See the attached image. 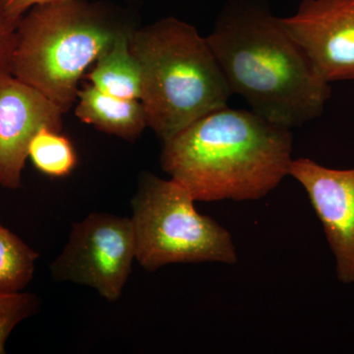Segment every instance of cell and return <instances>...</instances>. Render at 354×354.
Instances as JSON below:
<instances>
[{
	"label": "cell",
	"mask_w": 354,
	"mask_h": 354,
	"mask_svg": "<svg viewBox=\"0 0 354 354\" xmlns=\"http://www.w3.org/2000/svg\"><path fill=\"white\" fill-rule=\"evenodd\" d=\"M28 157L37 169L50 177L67 176L77 165L75 149L71 141L62 132L46 127L32 137Z\"/></svg>",
	"instance_id": "13"
},
{
	"label": "cell",
	"mask_w": 354,
	"mask_h": 354,
	"mask_svg": "<svg viewBox=\"0 0 354 354\" xmlns=\"http://www.w3.org/2000/svg\"><path fill=\"white\" fill-rule=\"evenodd\" d=\"M62 109L46 95L12 74H0V186L15 190L32 137L41 128L62 132Z\"/></svg>",
	"instance_id": "9"
},
{
	"label": "cell",
	"mask_w": 354,
	"mask_h": 354,
	"mask_svg": "<svg viewBox=\"0 0 354 354\" xmlns=\"http://www.w3.org/2000/svg\"><path fill=\"white\" fill-rule=\"evenodd\" d=\"M39 306V298L34 293L0 295V354L6 353L7 339L16 326L34 316Z\"/></svg>",
	"instance_id": "14"
},
{
	"label": "cell",
	"mask_w": 354,
	"mask_h": 354,
	"mask_svg": "<svg viewBox=\"0 0 354 354\" xmlns=\"http://www.w3.org/2000/svg\"><path fill=\"white\" fill-rule=\"evenodd\" d=\"M133 30L130 28L121 32L97 58L88 79L91 85L106 94L121 99L141 100V70L130 50Z\"/></svg>",
	"instance_id": "11"
},
{
	"label": "cell",
	"mask_w": 354,
	"mask_h": 354,
	"mask_svg": "<svg viewBox=\"0 0 354 354\" xmlns=\"http://www.w3.org/2000/svg\"><path fill=\"white\" fill-rule=\"evenodd\" d=\"M189 191L172 179L150 172L139 178L132 198L136 261L146 271L169 264L239 262L232 234L201 215Z\"/></svg>",
	"instance_id": "5"
},
{
	"label": "cell",
	"mask_w": 354,
	"mask_h": 354,
	"mask_svg": "<svg viewBox=\"0 0 354 354\" xmlns=\"http://www.w3.org/2000/svg\"><path fill=\"white\" fill-rule=\"evenodd\" d=\"M292 143L290 128L227 106L165 141L160 164L195 201H256L290 176Z\"/></svg>",
	"instance_id": "2"
},
{
	"label": "cell",
	"mask_w": 354,
	"mask_h": 354,
	"mask_svg": "<svg viewBox=\"0 0 354 354\" xmlns=\"http://www.w3.org/2000/svg\"><path fill=\"white\" fill-rule=\"evenodd\" d=\"M39 254L0 223V295L22 292L34 277Z\"/></svg>",
	"instance_id": "12"
},
{
	"label": "cell",
	"mask_w": 354,
	"mask_h": 354,
	"mask_svg": "<svg viewBox=\"0 0 354 354\" xmlns=\"http://www.w3.org/2000/svg\"><path fill=\"white\" fill-rule=\"evenodd\" d=\"M283 20L328 83L354 81V0H304Z\"/></svg>",
	"instance_id": "8"
},
{
	"label": "cell",
	"mask_w": 354,
	"mask_h": 354,
	"mask_svg": "<svg viewBox=\"0 0 354 354\" xmlns=\"http://www.w3.org/2000/svg\"><path fill=\"white\" fill-rule=\"evenodd\" d=\"M130 28L108 7L87 0L38 4L16 28L10 73L66 113L86 70Z\"/></svg>",
	"instance_id": "4"
},
{
	"label": "cell",
	"mask_w": 354,
	"mask_h": 354,
	"mask_svg": "<svg viewBox=\"0 0 354 354\" xmlns=\"http://www.w3.org/2000/svg\"><path fill=\"white\" fill-rule=\"evenodd\" d=\"M50 1H53V0H2L6 13L16 24L20 22L21 18L32 7Z\"/></svg>",
	"instance_id": "16"
},
{
	"label": "cell",
	"mask_w": 354,
	"mask_h": 354,
	"mask_svg": "<svg viewBox=\"0 0 354 354\" xmlns=\"http://www.w3.org/2000/svg\"><path fill=\"white\" fill-rule=\"evenodd\" d=\"M130 50L141 70L148 127L162 142L234 95L207 38L177 18L133 30Z\"/></svg>",
	"instance_id": "3"
},
{
	"label": "cell",
	"mask_w": 354,
	"mask_h": 354,
	"mask_svg": "<svg viewBox=\"0 0 354 354\" xmlns=\"http://www.w3.org/2000/svg\"><path fill=\"white\" fill-rule=\"evenodd\" d=\"M76 102L77 118L100 131L133 141L148 127L140 100L113 97L88 84L78 91Z\"/></svg>",
	"instance_id": "10"
},
{
	"label": "cell",
	"mask_w": 354,
	"mask_h": 354,
	"mask_svg": "<svg viewBox=\"0 0 354 354\" xmlns=\"http://www.w3.org/2000/svg\"><path fill=\"white\" fill-rule=\"evenodd\" d=\"M207 41L232 94L254 113L288 128L324 113L330 85L318 73L283 18L252 2H230Z\"/></svg>",
	"instance_id": "1"
},
{
	"label": "cell",
	"mask_w": 354,
	"mask_h": 354,
	"mask_svg": "<svg viewBox=\"0 0 354 354\" xmlns=\"http://www.w3.org/2000/svg\"><path fill=\"white\" fill-rule=\"evenodd\" d=\"M136 260L131 218L93 213L74 223L50 265L53 279L90 286L109 302L120 299Z\"/></svg>",
	"instance_id": "6"
},
{
	"label": "cell",
	"mask_w": 354,
	"mask_h": 354,
	"mask_svg": "<svg viewBox=\"0 0 354 354\" xmlns=\"http://www.w3.org/2000/svg\"><path fill=\"white\" fill-rule=\"evenodd\" d=\"M290 176L306 191L321 221L337 279L354 285V167L330 169L300 158L291 162Z\"/></svg>",
	"instance_id": "7"
},
{
	"label": "cell",
	"mask_w": 354,
	"mask_h": 354,
	"mask_svg": "<svg viewBox=\"0 0 354 354\" xmlns=\"http://www.w3.org/2000/svg\"><path fill=\"white\" fill-rule=\"evenodd\" d=\"M17 26L10 19L4 8L3 2L0 0V74L6 72L10 73L11 55Z\"/></svg>",
	"instance_id": "15"
}]
</instances>
